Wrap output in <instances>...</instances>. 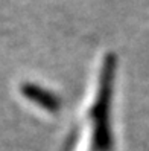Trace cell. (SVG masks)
Masks as SVG:
<instances>
[{"label": "cell", "mask_w": 149, "mask_h": 151, "mask_svg": "<svg viewBox=\"0 0 149 151\" xmlns=\"http://www.w3.org/2000/svg\"><path fill=\"white\" fill-rule=\"evenodd\" d=\"M116 73V57L108 54L103 61L99 90L94 105L91 109L93 121V147L96 151H111L113 150V134L110 128V107L113 98V84Z\"/></svg>", "instance_id": "cell-1"}, {"label": "cell", "mask_w": 149, "mask_h": 151, "mask_svg": "<svg viewBox=\"0 0 149 151\" xmlns=\"http://www.w3.org/2000/svg\"><path fill=\"white\" fill-rule=\"evenodd\" d=\"M20 92L26 99H29L31 102H34L35 105H38V107H41L46 111L55 113L61 109L59 98L53 92H50L41 86L32 84V83H24L20 86Z\"/></svg>", "instance_id": "cell-2"}]
</instances>
